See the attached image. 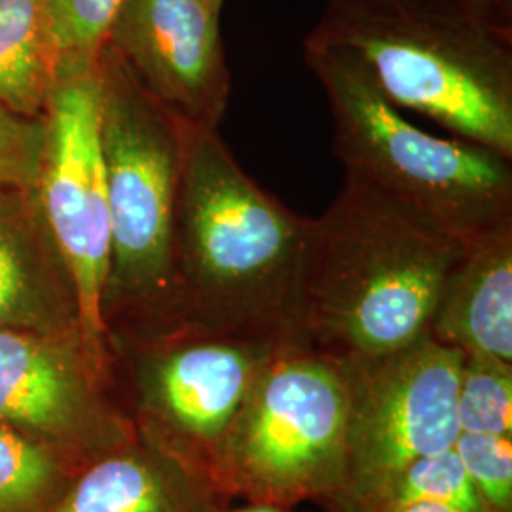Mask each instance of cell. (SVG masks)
Masks as SVG:
<instances>
[{"label":"cell","instance_id":"obj_22","mask_svg":"<svg viewBox=\"0 0 512 512\" xmlns=\"http://www.w3.org/2000/svg\"><path fill=\"white\" fill-rule=\"evenodd\" d=\"M484 16L512 27V0H465Z\"/></svg>","mask_w":512,"mask_h":512},{"label":"cell","instance_id":"obj_15","mask_svg":"<svg viewBox=\"0 0 512 512\" xmlns=\"http://www.w3.org/2000/svg\"><path fill=\"white\" fill-rule=\"evenodd\" d=\"M57 61L50 0H0V105L42 118Z\"/></svg>","mask_w":512,"mask_h":512},{"label":"cell","instance_id":"obj_11","mask_svg":"<svg viewBox=\"0 0 512 512\" xmlns=\"http://www.w3.org/2000/svg\"><path fill=\"white\" fill-rule=\"evenodd\" d=\"M101 378L80 336L0 329V425L52 450L107 452L128 437Z\"/></svg>","mask_w":512,"mask_h":512},{"label":"cell","instance_id":"obj_19","mask_svg":"<svg viewBox=\"0 0 512 512\" xmlns=\"http://www.w3.org/2000/svg\"><path fill=\"white\" fill-rule=\"evenodd\" d=\"M454 450L482 512H512V439L459 433Z\"/></svg>","mask_w":512,"mask_h":512},{"label":"cell","instance_id":"obj_21","mask_svg":"<svg viewBox=\"0 0 512 512\" xmlns=\"http://www.w3.org/2000/svg\"><path fill=\"white\" fill-rule=\"evenodd\" d=\"M44 154V118L0 105V188L37 190Z\"/></svg>","mask_w":512,"mask_h":512},{"label":"cell","instance_id":"obj_14","mask_svg":"<svg viewBox=\"0 0 512 512\" xmlns=\"http://www.w3.org/2000/svg\"><path fill=\"white\" fill-rule=\"evenodd\" d=\"M222 501L175 459L124 440L93 459L54 512H205Z\"/></svg>","mask_w":512,"mask_h":512},{"label":"cell","instance_id":"obj_13","mask_svg":"<svg viewBox=\"0 0 512 512\" xmlns=\"http://www.w3.org/2000/svg\"><path fill=\"white\" fill-rule=\"evenodd\" d=\"M429 336L463 355L512 363V222L467 243L444 283Z\"/></svg>","mask_w":512,"mask_h":512},{"label":"cell","instance_id":"obj_12","mask_svg":"<svg viewBox=\"0 0 512 512\" xmlns=\"http://www.w3.org/2000/svg\"><path fill=\"white\" fill-rule=\"evenodd\" d=\"M0 329L82 338L73 279L37 190L0 188Z\"/></svg>","mask_w":512,"mask_h":512},{"label":"cell","instance_id":"obj_20","mask_svg":"<svg viewBox=\"0 0 512 512\" xmlns=\"http://www.w3.org/2000/svg\"><path fill=\"white\" fill-rule=\"evenodd\" d=\"M122 0H50L57 57H95L109 40Z\"/></svg>","mask_w":512,"mask_h":512},{"label":"cell","instance_id":"obj_16","mask_svg":"<svg viewBox=\"0 0 512 512\" xmlns=\"http://www.w3.org/2000/svg\"><path fill=\"white\" fill-rule=\"evenodd\" d=\"M67 488L55 450L0 425V512H54Z\"/></svg>","mask_w":512,"mask_h":512},{"label":"cell","instance_id":"obj_24","mask_svg":"<svg viewBox=\"0 0 512 512\" xmlns=\"http://www.w3.org/2000/svg\"><path fill=\"white\" fill-rule=\"evenodd\" d=\"M385 512H459L448 505L433 503V501H404L391 503Z\"/></svg>","mask_w":512,"mask_h":512},{"label":"cell","instance_id":"obj_23","mask_svg":"<svg viewBox=\"0 0 512 512\" xmlns=\"http://www.w3.org/2000/svg\"><path fill=\"white\" fill-rule=\"evenodd\" d=\"M205 512H291V507L274 505V503H255V501H247L245 505L232 507L230 501H222V503L211 505Z\"/></svg>","mask_w":512,"mask_h":512},{"label":"cell","instance_id":"obj_2","mask_svg":"<svg viewBox=\"0 0 512 512\" xmlns=\"http://www.w3.org/2000/svg\"><path fill=\"white\" fill-rule=\"evenodd\" d=\"M467 243L346 177L313 220L304 283L306 342L342 361L376 359L429 336L444 283Z\"/></svg>","mask_w":512,"mask_h":512},{"label":"cell","instance_id":"obj_1","mask_svg":"<svg viewBox=\"0 0 512 512\" xmlns=\"http://www.w3.org/2000/svg\"><path fill=\"white\" fill-rule=\"evenodd\" d=\"M311 230L313 219L239 167L217 129L194 131L177 211L175 332L306 342Z\"/></svg>","mask_w":512,"mask_h":512},{"label":"cell","instance_id":"obj_6","mask_svg":"<svg viewBox=\"0 0 512 512\" xmlns=\"http://www.w3.org/2000/svg\"><path fill=\"white\" fill-rule=\"evenodd\" d=\"M346 366L308 342L274 349L260 368L220 452L215 492L329 511L346 478Z\"/></svg>","mask_w":512,"mask_h":512},{"label":"cell","instance_id":"obj_4","mask_svg":"<svg viewBox=\"0 0 512 512\" xmlns=\"http://www.w3.org/2000/svg\"><path fill=\"white\" fill-rule=\"evenodd\" d=\"M329 101L346 177L404 203L471 243L512 222V160L414 126L346 50L304 44Z\"/></svg>","mask_w":512,"mask_h":512},{"label":"cell","instance_id":"obj_17","mask_svg":"<svg viewBox=\"0 0 512 512\" xmlns=\"http://www.w3.org/2000/svg\"><path fill=\"white\" fill-rule=\"evenodd\" d=\"M456 421L459 433L512 439V363L463 355Z\"/></svg>","mask_w":512,"mask_h":512},{"label":"cell","instance_id":"obj_10","mask_svg":"<svg viewBox=\"0 0 512 512\" xmlns=\"http://www.w3.org/2000/svg\"><path fill=\"white\" fill-rule=\"evenodd\" d=\"M219 19L202 0H122L110 27V48L190 131L219 129L228 107L232 78Z\"/></svg>","mask_w":512,"mask_h":512},{"label":"cell","instance_id":"obj_18","mask_svg":"<svg viewBox=\"0 0 512 512\" xmlns=\"http://www.w3.org/2000/svg\"><path fill=\"white\" fill-rule=\"evenodd\" d=\"M404 501H433L459 512H482L454 446L416 459L404 469L389 492L387 507Z\"/></svg>","mask_w":512,"mask_h":512},{"label":"cell","instance_id":"obj_25","mask_svg":"<svg viewBox=\"0 0 512 512\" xmlns=\"http://www.w3.org/2000/svg\"><path fill=\"white\" fill-rule=\"evenodd\" d=\"M203 4L213 12V14H217L220 16V10H222V4H224V0H202Z\"/></svg>","mask_w":512,"mask_h":512},{"label":"cell","instance_id":"obj_8","mask_svg":"<svg viewBox=\"0 0 512 512\" xmlns=\"http://www.w3.org/2000/svg\"><path fill=\"white\" fill-rule=\"evenodd\" d=\"M42 118L38 198L73 279L84 349L103 376L109 357L103 294L109 275L110 217L101 150L99 55L59 57Z\"/></svg>","mask_w":512,"mask_h":512},{"label":"cell","instance_id":"obj_9","mask_svg":"<svg viewBox=\"0 0 512 512\" xmlns=\"http://www.w3.org/2000/svg\"><path fill=\"white\" fill-rule=\"evenodd\" d=\"M277 346L215 334H167L139 368L143 408L158 433L154 448L215 492L222 446Z\"/></svg>","mask_w":512,"mask_h":512},{"label":"cell","instance_id":"obj_5","mask_svg":"<svg viewBox=\"0 0 512 512\" xmlns=\"http://www.w3.org/2000/svg\"><path fill=\"white\" fill-rule=\"evenodd\" d=\"M99 84L110 217L103 317L156 311L173 319L175 332L177 211L194 131L148 95L109 44L99 54Z\"/></svg>","mask_w":512,"mask_h":512},{"label":"cell","instance_id":"obj_3","mask_svg":"<svg viewBox=\"0 0 512 512\" xmlns=\"http://www.w3.org/2000/svg\"><path fill=\"white\" fill-rule=\"evenodd\" d=\"M304 44L355 55L399 109L512 160V27L465 0H329Z\"/></svg>","mask_w":512,"mask_h":512},{"label":"cell","instance_id":"obj_7","mask_svg":"<svg viewBox=\"0 0 512 512\" xmlns=\"http://www.w3.org/2000/svg\"><path fill=\"white\" fill-rule=\"evenodd\" d=\"M342 363L349 385L346 478L329 512H385L404 469L458 439L463 353L425 336L384 357Z\"/></svg>","mask_w":512,"mask_h":512}]
</instances>
